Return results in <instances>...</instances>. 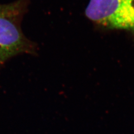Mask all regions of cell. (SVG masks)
<instances>
[{"mask_svg":"<svg viewBox=\"0 0 134 134\" xmlns=\"http://www.w3.org/2000/svg\"><path fill=\"white\" fill-rule=\"evenodd\" d=\"M114 28L134 31V0H120Z\"/></svg>","mask_w":134,"mask_h":134,"instance_id":"cell-3","label":"cell"},{"mask_svg":"<svg viewBox=\"0 0 134 134\" xmlns=\"http://www.w3.org/2000/svg\"><path fill=\"white\" fill-rule=\"evenodd\" d=\"M29 0L0 4V66L18 54L32 53L35 45L25 36L21 23Z\"/></svg>","mask_w":134,"mask_h":134,"instance_id":"cell-1","label":"cell"},{"mask_svg":"<svg viewBox=\"0 0 134 134\" xmlns=\"http://www.w3.org/2000/svg\"><path fill=\"white\" fill-rule=\"evenodd\" d=\"M119 6L120 0H90L85 13L94 23L112 29Z\"/></svg>","mask_w":134,"mask_h":134,"instance_id":"cell-2","label":"cell"}]
</instances>
